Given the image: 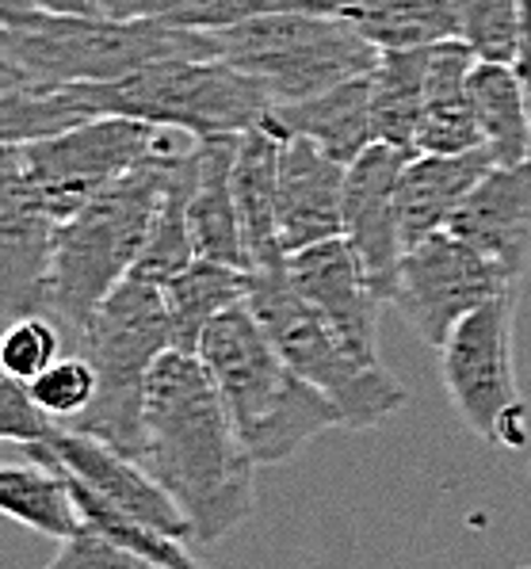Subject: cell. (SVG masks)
I'll list each match as a JSON object with an SVG mask.
<instances>
[{
    "mask_svg": "<svg viewBox=\"0 0 531 569\" xmlns=\"http://www.w3.org/2000/svg\"><path fill=\"white\" fill-rule=\"evenodd\" d=\"M142 462L191 523V542H222L257 505V462L199 356L169 352L146 387Z\"/></svg>",
    "mask_w": 531,
    "mask_h": 569,
    "instance_id": "6da1fadb",
    "label": "cell"
},
{
    "mask_svg": "<svg viewBox=\"0 0 531 569\" xmlns=\"http://www.w3.org/2000/svg\"><path fill=\"white\" fill-rule=\"evenodd\" d=\"M169 58H219L211 31L164 20L58 16L28 0L0 8V89L108 84Z\"/></svg>",
    "mask_w": 531,
    "mask_h": 569,
    "instance_id": "7a4b0ae2",
    "label": "cell"
},
{
    "mask_svg": "<svg viewBox=\"0 0 531 569\" xmlns=\"http://www.w3.org/2000/svg\"><path fill=\"white\" fill-rule=\"evenodd\" d=\"M191 142H196L191 134L164 130L161 146L142 164H134L127 177L96 191L73 218L58 226L47 318L62 326L69 348L77 345V337L103 306V299L134 271L172 164Z\"/></svg>",
    "mask_w": 531,
    "mask_h": 569,
    "instance_id": "3957f363",
    "label": "cell"
},
{
    "mask_svg": "<svg viewBox=\"0 0 531 569\" xmlns=\"http://www.w3.org/2000/svg\"><path fill=\"white\" fill-rule=\"evenodd\" d=\"M199 360L211 371L257 467L287 462L321 432L344 428L341 409L283 360L246 302L207 326Z\"/></svg>",
    "mask_w": 531,
    "mask_h": 569,
    "instance_id": "277c9868",
    "label": "cell"
},
{
    "mask_svg": "<svg viewBox=\"0 0 531 569\" xmlns=\"http://www.w3.org/2000/svg\"><path fill=\"white\" fill-rule=\"evenodd\" d=\"M169 348L172 326L164 291L150 279L127 276L69 348V352H81L96 371L92 406L77 420H69V428L89 432L138 459L146 440V387H150L153 363Z\"/></svg>",
    "mask_w": 531,
    "mask_h": 569,
    "instance_id": "5b68a950",
    "label": "cell"
},
{
    "mask_svg": "<svg viewBox=\"0 0 531 569\" xmlns=\"http://www.w3.org/2000/svg\"><path fill=\"white\" fill-rule=\"evenodd\" d=\"M246 306L280 348V356L313 390H321L344 417V428H379L405 409L409 390L382 363H371L294 291L287 260L249 271Z\"/></svg>",
    "mask_w": 531,
    "mask_h": 569,
    "instance_id": "8992f818",
    "label": "cell"
},
{
    "mask_svg": "<svg viewBox=\"0 0 531 569\" xmlns=\"http://www.w3.org/2000/svg\"><path fill=\"white\" fill-rule=\"evenodd\" d=\"M96 119L123 116L191 138H233L260 127L272 92L222 58H169L123 81L84 84Z\"/></svg>",
    "mask_w": 531,
    "mask_h": 569,
    "instance_id": "52a82bcc",
    "label": "cell"
},
{
    "mask_svg": "<svg viewBox=\"0 0 531 569\" xmlns=\"http://www.w3.org/2000/svg\"><path fill=\"white\" fill-rule=\"evenodd\" d=\"M214 54L257 77L275 103L307 100L379 66L382 50L341 16L272 12L211 31Z\"/></svg>",
    "mask_w": 531,
    "mask_h": 569,
    "instance_id": "ba28073f",
    "label": "cell"
},
{
    "mask_svg": "<svg viewBox=\"0 0 531 569\" xmlns=\"http://www.w3.org/2000/svg\"><path fill=\"white\" fill-rule=\"evenodd\" d=\"M161 127L108 116L66 130L58 138L4 146L0 177L16 180L50 218L66 222L96 191H103L108 183L127 177L134 164H142L161 146Z\"/></svg>",
    "mask_w": 531,
    "mask_h": 569,
    "instance_id": "9c48e42d",
    "label": "cell"
},
{
    "mask_svg": "<svg viewBox=\"0 0 531 569\" xmlns=\"http://www.w3.org/2000/svg\"><path fill=\"white\" fill-rule=\"evenodd\" d=\"M512 321L517 291L485 302L459 321L440 348V379L451 409L474 436L501 448H524L528 406L512 371Z\"/></svg>",
    "mask_w": 531,
    "mask_h": 569,
    "instance_id": "30bf717a",
    "label": "cell"
},
{
    "mask_svg": "<svg viewBox=\"0 0 531 569\" xmlns=\"http://www.w3.org/2000/svg\"><path fill=\"white\" fill-rule=\"evenodd\" d=\"M512 291H520V283H512L490 257L443 230L402 252L390 306H398L417 337L440 352L459 321Z\"/></svg>",
    "mask_w": 531,
    "mask_h": 569,
    "instance_id": "8fae6325",
    "label": "cell"
},
{
    "mask_svg": "<svg viewBox=\"0 0 531 569\" xmlns=\"http://www.w3.org/2000/svg\"><path fill=\"white\" fill-rule=\"evenodd\" d=\"M23 451H28L31 462H47V467L66 470L69 478L81 481L96 501H103L108 509L123 512L138 523H150V528L164 531L172 539L191 542V523L180 512V505L169 497V489L142 462L116 451L111 443L96 440L89 432H77L69 425H58L47 443H28Z\"/></svg>",
    "mask_w": 531,
    "mask_h": 569,
    "instance_id": "7c38bea8",
    "label": "cell"
},
{
    "mask_svg": "<svg viewBox=\"0 0 531 569\" xmlns=\"http://www.w3.org/2000/svg\"><path fill=\"white\" fill-rule=\"evenodd\" d=\"M405 150L375 142L363 157L348 164L344 180V241L355 249L371 287L390 302L398 264H402V214H398V183L409 164Z\"/></svg>",
    "mask_w": 531,
    "mask_h": 569,
    "instance_id": "4fadbf2b",
    "label": "cell"
},
{
    "mask_svg": "<svg viewBox=\"0 0 531 569\" xmlns=\"http://www.w3.org/2000/svg\"><path fill=\"white\" fill-rule=\"evenodd\" d=\"M287 279L321 318L329 321L363 360H379V310L382 295L371 287L360 257L344 238L310 244L287 257Z\"/></svg>",
    "mask_w": 531,
    "mask_h": 569,
    "instance_id": "5bb4252c",
    "label": "cell"
},
{
    "mask_svg": "<svg viewBox=\"0 0 531 569\" xmlns=\"http://www.w3.org/2000/svg\"><path fill=\"white\" fill-rule=\"evenodd\" d=\"M58 226L20 183L0 177V299L8 321L47 313Z\"/></svg>",
    "mask_w": 531,
    "mask_h": 569,
    "instance_id": "9a60e30c",
    "label": "cell"
},
{
    "mask_svg": "<svg viewBox=\"0 0 531 569\" xmlns=\"http://www.w3.org/2000/svg\"><path fill=\"white\" fill-rule=\"evenodd\" d=\"M448 230L490 257L512 283H520L531 268V161L517 169L493 164Z\"/></svg>",
    "mask_w": 531,
    "mask_h": 569,
    "instance_id": "2e32d148",
    "label": "cell"
},
{
    "mask_svg": "<svg viewBox=\"0 0 531 569\" xmlns=\"http://www.w3.org/2000/svg\"><path fill=\"white\" fill-rule=\"evenodd\" d=\"M348 164L321 153L307 138H283L280 161V244L283 252L344 238Z\"/></svg>",
    "mask_w": 531,
    "mask_h": 569,
    "instance_id": "e0dca14e",
    "label": "cell"
},
{
    "mask_svg": "<svg viewBox=\"0 0 531 569\" xmlns=\"http://www.w3.org/2000/svg\"><path fill=\"white\" fill-rule=\"evenodd\" d=\"M280 161H283V138L268 122L238 134L233 199H238V218H241L246 271L275 268L287 260L280 244Z\"/></svg>",
    "mask_w": 531,
    "mask_h": 569,
    "instance_id": "ac0fdd59",
    "label": "cell"
},
{
    "mask_svg": "<svg viewBox=\"0 0 531 569\" xmlns=\"http://www.w3.org/2000/svg\"><path fill=\"white\" fill-rule=\"evenodd\" d=\"M375 73V69H371ZM371 73L352 77L344 84L307 96V100L272 103L268 127L280 138H307L333 161L352 164L375 146V122H371Z\"/></svg>",
    "mask_w": 531,
    "mask_h": 569,
    "instance_id": "d6986e66",
    "label": "cell"
},
{
    "mask_svg": "<svg viewBox=\"0 0 531 569\" xmlns=\"http://www.w3.org/2000/svg\"><path fill=\"white\" fill-rule=\"evenodd\" d=\"M493 169L485 150L470 153H417L409 157L402 183H398V214H402L405 249L432 233H443L478 180Z\"/></svg>",
    "mask_w": 531,
    "mask_h": 569,
    "instance_id": "ffe728a7",
    "label": "cell"
},
{
    "mask_svg": "<svg viewBox=\"0 0 531 569\" xmlns=\"http://www.w3.org/2000/svg\"><path fill=\"white\" fill-rule=\"evenodd\" d=\"M474 50L463 39L437 42L429 50V77H424V116L417 130V153H470L485 150L482 127L474 116Z\"/></svg>",
    "mask_w": 531,
    "mask_h": 569,
    "instance_id": "44dd1931",
    "label": "cell"
},
{
    "mask_svg": "<svg viewBox=\"0 0 531 569\" xmlns=\"http://www.w3.org/2000/svg\"><path fill=\"white\" fill-rule=\"evenodd\" d=\"M233 153H238V134L199 142V180L188 203V222L196 257L246 268L238 199H233Z\"/></svg>",
    "mask_w": 531,
    "mask_h": 569,
    "instance_id": "7402d4cb",
    "label": "cell"
},
{
    "mask_svg": "<svg viewBox=\"0 0 531 569\" xmlns=\"http://www.w3.org/2000/svg\"><path fill=\"white\" fill-rule=\"evenodd\" d=\"M161 291H164V306H169L172 348L199 356V340H203L207 326L249 299V271L196 257Z\"/></svg>",
    "mask_w": 531,
    "mask_h": 569,
    "instance_id": "603a6c76",
    "label": "cell"
},
{
    "mask_svg": "<svg viewBox=\"0 0 531 569\" xmlns=\"http://www.w3.org/2000/svg\"><path fill=\"white\" fill-rule=\"evenodd\" d=\"M329 16H341L379 50H417L459 39L451 0H325Z\"/></svg>",
    "mask_w": 531,
    "mask_h": 569,
    "instance_id": "cb8c5ba5",
    "label": "cell"
},
{
    "mask_svg": "<svg viewBox=\"0 0 531 569\" xmlns=\"http://www.w3.org/2000/svg\"><path fill=\"white\" fill-rule=\"evenodd\" d=\"M474 116L482 127V146L498 169H517L531 161V116L517 69L501 61H478L470 77Z\"/></svg>",
    "mask_w": 531,
    "mask_h": 569,
    "instance_id": "d4e9b609",
    "label": "cell"
},
{
    "mask_svg": "<svg viewBox=\"0 0 531 569\" xmlns=\"http://www.w3.org/2000/svg\"><path fill=\"white\" fill-rule=\"evenodd\" d=\"M429 50H382L371 73V122L375 142L417 153V130L424 116V77H429Z\"/></svg>",
    "mask_w": 531,
    "mask_h": 569,
    "instance_id": "484cf974",
    "label": "cell"
},
{
    "mask_svg": "<svg viewBox=\"0 0 531 569\" xmlns=\"http://www.w3.org/2000/svg\"><path fill=\"white\" fill-rule=\"evenodd\" d=\"M0 509H4L8 520L28 523L31 531L54 542H66L84 528L69 478L62 470L31 459L23 467L0 470Z\"/></svg>",
    "mask_w": 531,
    "mask_h": 569,
    "instance_id": "4316f807",
    "label": "cell"
},
{
    "mask_svg": "<svg viewBox=\"0 0 531 569\" xmlns=\"http://www.w3.org/2000/svg\"><path fill=\"white\" fill-rule=\"evenodd\" d=\"M272 12H321L329 16L325 0H146L142 20H164L172 28L222 31L246 23L252 16Z\"/></svg>",
    "mask_w": 531,
    "mask_h": 569,
    "instance_id": "83f0119b",
    "label": "cell"
},
{
    "mask_svg": "<svg viewBox=\"0 0 531 569\" xmlns=\"http://www.w3.org/2000/svg\"><path fill=\"white\" fill-rule=\"evenodd\" d=\"M459 39L478 61L512 66L524 39V0H451Z\"/></svg>",
    "mask_w": 531,
    "mask_h": 569,
    "instance_id": "f1b7e54d",
    "label": "cell"
},
{
    "mask_svg": "<svg viewBox=\"0 0 531 569\" xmlns=\"http://www.w3.org/2000/svg\"><path fill=\"white\" fill-rule=\"evenodd\" d=\"M69 352L66 332L54 318L47 313H28L20 321H8L4 345H0V367L12 379L31 382L34 375H42L50 363H58Z\"/></svg>",
    "mask_w": 531,
    "mask_h": 569,
    "instance_id": "f546056e",
    "label": "cell"
},
{
    "mask_svg": "<svg viewBox=\"0 0 531 569\" xmlns=\"http://www.w3.org/2000/svg\"><path fill=\"white\" fill-rule=\"evenodd\" d=\"M28 390L42 413H50L54 420L69 425V420H77L92 406L96 371L81 352H66L58 363H50L42 375H34L28 382Z\"/></svg>",
    "mask_w": 531,
    "mask_h": 569,
    "instance_id": "4dcf8cb0",
    "label": "cell"
},
{
    "mask_svg": "<svg viewBox=\"0 0 531 569\" xmlns=\"http://www.w3.org/2000/svg\"><path fill=\"white\" fill-rule=\"evenodd\" d=\"M42 569H161V566L130 555L116 539H108L103 531H96L92 523H84L77 536L58 542V555Z\"/></svg>",
    "mask_w": 531,
    "mask_h": 569,
    "instance_id": "1f68e13d",
    "label": "cell"
},
{
    "mask_svg": "<svg viewBox=\"0 0 531 569\" xmlns=\"http://www.w3.org/2000/svg\"><path fill=\"white\" fill-rule=\"evenodd\" d=\"M58 425L62 420H54L34 406L28 382L4 375V382H0V436L8 443H23V448L28 443H47Z\"/></svg>",
    "mask_w": 531,
    "mask_h": 569,
    "instance_id": "d6a6232c",
    "label": "cell"
},
{
    "mask_svg": "<svg viewBox=\"0 0 531 569\" xmlns=\"http://www.w3.org/2000/svg\"><path fill=\"white\" fill-rule=\"evenodd\" d=\"M520 84H524V100H528V116H531V0H524V39H520V54L512 61Z\"/></svg>",
    "mask_w": 531,
    "mask_h": 569,
    "instance_id": "836d02e7",
    "label": "cell"
},
{
    "mask_svg": "<svg viewBox=\"0 0 531 569\" xmlns=\"http://www.w3.org/2000/svg\"><path fill=\"white\" fill-rule=\"evenodd\" d=\"M96 12L108 20H142L146 0H96Z\"/></svg>",
    "mask_w": 531,
    "mask_h": 569,
    "instance_id": "e575fe53",
    "label": "cell"
},
{
    "mask_svg": "<svg viewBox=\"0 0 531 569\" xmlns=\"http://www.w3.org/2000/svg\"><path fill=\"white\" fill-rule=\"evenodd\" d=\"M28 4L42 8V12H58V16H100L96 12V0H28Z\"/></svg>",
    "mask_w": 531,
    "mask_h": 569,
    "instance_id": "d590c367",
    "label": "cell"
}]
</instances>
